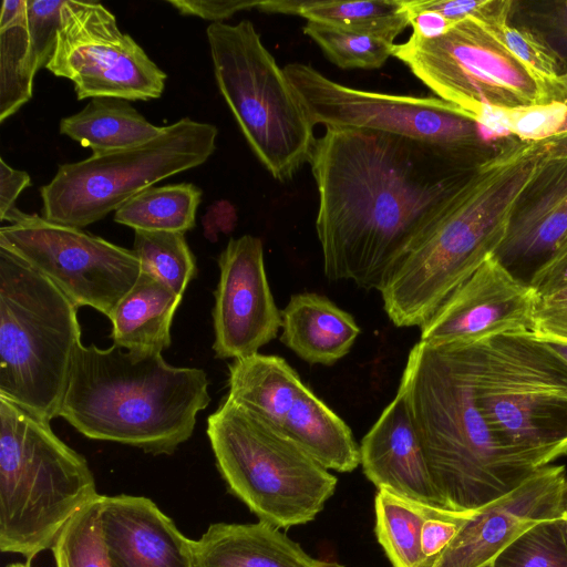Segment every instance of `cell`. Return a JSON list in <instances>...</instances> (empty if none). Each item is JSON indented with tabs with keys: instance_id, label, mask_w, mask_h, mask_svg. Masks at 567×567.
<instances>
[{
	"instance_id": "1",
	"label": "cell",
	"mask_w": 567,
	"mask_h": 567,
	"mask_svg": "<svg viewBox=\"0 0 567 567\" xmlns=\"http://www.w3.org/2000/svg\"><path fill=\"white\" fill-rule=\"evenodd\" d=\"M308 163L318 189L324 276L380 291L439 225L480 162L398 135L327 127Z\"/></svg>"
},
{
	"instance_id": "19",
	"label": "cell",
	"mask_w": 567,
	"mask_h": 567,
	"mask_svg": "<svg viewBox=\"0 0 567 567\" xmlns=\"http://www.w3.org/2000/svg\"><path fill=\"white\" fill-rule=\"evenodd\" d=\"M360 464L378 489L445 508L402 391L382 411L360 444ZM446 509V508H445Z\"/></svg>"
},
{
	"instance_id": "39",
	"label": "cell",
	"mask_w": 567,
	"mask_h": 567,
	"mask_svg": "<svg viewBox=\"0 0 567 567\" xmlns=\"http://www.w3.org/2000/svg\"><path fill=\"white\" fill-rule=\"evenodd\" d=\"M473 513L429 508L421 534L422 567H433Z\"/></svg>"
},
{
	"instance_id": "32",
	"label": "cell",
	"mask_w": 567,
	"mask_h": 567,
	"mask_svg": "<svg viewBox=\"0 0 567 567\" xmlns=\"http://www.w3.org/2000/svg\"><path fill=\"white\" fill-rule=\"evenodd\" d=\"M478 123L496 138L514 135L520 142H547L567 136V103L550 101L511 110L488 109Z\"/></svg>"
},
{
	"instance_id": "51",
	"label": "cell",
	"mask_w": 567,
	"mask_h": 567,
	"mask_svg": "<svg viewBox=\"0 0 567 567\" xmlns=\"http://www.w3.org/2000/svg\"><path fill=\"white\" fill-rule=\"evenodd\" d=\"M564 518H565V520H566V523H567V517H564Z\"/></svg>"
},
{
	"instance_id": "25",
	"label": "cell",
	"mask_w": 567,
	"mask_h": 567,
	"mask_svg": "<svg viewBox=\"0 0 567 567\" xmlns=\"http://www.w3.org/2000/svg\"><path fill=\"white\" fill-rule=\"evenodd\" d=\"M280 433L327 470L349 473L360 464V446L350 427L307 385L289 411Z\"/></svg>"
},
{
	"instance_id": "22",
	"label": "cell",
	"mask_w": 567,
	"mask_h": 567,
	"mask_svg": "<svg viewBox=\"0 0 567 567\" xmlns=\"http://www.w3.org/2000/svg\"><path fill=\"white\" fill-rule=\"evenodd\" d=\"M281 319L280 341L310 364L332 365L349 353L360 333L349 312L315 292L292 295Z\"/></svg>"
},
{
	"instance_id": "14",
	"label": "cell",
	"mask_w": 567,
	"mask_h": 567,
	"mask_svg": "<svg viewBox=\"0 0 567 567\" xmlns=\"http://www.w3.org/2000/svg\"><path fill=\"white\" fill-rule=\"evenodd\" d=\"M47 69L74 84L78 100L161 97L166 73L96 1L64 0L56 45Z\"/></svg>"
},
{
	"instance_id": "27",
	"label": "cell",
	"mask_w": 567,
	"mask_h": 567,
	"mask_svg": "<svg viewBox=\"0 0 567 567\" xmlns=\"http://www.w3.org/2000/svg\"><path fill=\"white\" fill-rule=\"evenodd\" d=\"M163 126L148 122L126 100L94 97L86 106L60 122V133L92 154H105L143 144L156 137Z\"/></svg>"
},
{
	"instance_id": "9",
	"label": "cell",
	"mask_w": 567,
	"mask_h": 567,
	"mask_svg": "<svg viewBox=\"0 0 567 567\" xmlns=\"http://www.w3.org/2000/svg\"><path fill=\"white\" fill-rule=\"evenodd\" d=\"M217 86L251 151L280 182L309 161L313 125L249 20L206 30Z\"/></svg>"
},
{
	"instance_id": "43",
	"label": "cell",
	"mask_w": 567,
	"mask_h": 567,
	"mask_svg": "<svg viewBox=\"0 0 567 567\" xmlns=\"http://www.w3.org/2000/svg\"><path fill=\"white\" fill-rule=\"evenodd\" d=\"M30 185V176L27 172L14 169L0 158V219L16 205L20 193Z\"/></svg>"
},
{
	"instance_id": "37",
	"label": "cell",
	"mask_w": 567,
	"mask_h": 567,
	"mask_svg": "<svg viewBox=\"0 0 567 567\" xmlns=\"http://www.w3.org/2000/svg\"><path fill=\"white\" fill-rule=\"evenodd\" d=\"M409 13L433 11L458 22L473 19L486 28L508 22L513 2L508 0H405Z\"/></svg>"
},
{
	"instance_id": "46",
	"label": "cell",
	"mask_w": 567,
	"mask_h": 567,
	"mask_svg": "<svg viewBox=\"0 0 567 567\" xmlns=\"http://www.w3.org/2000/svg\"><path fill=\"white\" fill-rule=\"evenodd\" d=\"M547 102L556 101L567 103V70L546 86ZM546 102V103H547Z\"/></svg>"
},
{
	"instance_id": "47",
	"label": "cell",
	"mask_w": 567,
	"mask_h": 567,
	"mask_svg": "<svg viewBox=\"0 0 567 567\" xmlns=\"http://www.w3.org/2000/svg\"><path fill=\"white\" fill-rule=\"evenodd\" d=\"M559 511L563 517H567V482L560 493Z\"/></svg>"
},
{
	"instance_id": "30",
	"label": "cell",
	"mask_w": 567,
	"mask_h": 567,
	"mask_svg": "<svg viewBox=\"0 0 567 567\" xmlns=\"http://www.w3.org/2000/svg\"><path fill=\"white\" fill-rule=\"evenodd\" d=\"M430 507L378 489L375 535L393 567H422L421 534Z\"/></svg>"
},
{
	"instance_id": "4",
	"label": "cell",
	"mask_w": 567,
	"mask_h": 567,
	"mask_svg": "<svg viewBox=\"0 0 567 567\" xmlns=\"http://www.w3.org/2000/svg\"><path fill=\"white\" fill-rule=\"evenodd\" d=\"M209 402L202 369L172 365L162 353L81 343L59 416L91 440L169 455L192 436Z\"/></svg>"
},
{
	"instance_id": "36",
	"label": "cell",
	"mask_w": 567,
	"mask_h": 567,
	"mask_svg": "<svg viewBox=\"0 0 567 567\" xmlns=\"http://www.w3.org/2000/svg\"><path fill=\"white\" fill-rule=\"evenodd\" d=\"M486 29L540 81L546 92V86L560 73L559 60L553 48L525 27H512L506 22Z\"/></svg>"
},
{
	"instance_id": "34",
	"label": "cell",
	"mask_w": 567,
	"mask_h": 567,
	"mask_svg": "<svg viewBox=\"0 0 567 567\" xmlns=\"http://www.w3.org/2000/svg\"><path fill=\"white\" fill-rule=\"evenodd\" d=\"M102 495L65 525L52 549L56 567H112L101 520Z\"/></svg>"
},
{
	"instance_id": "6",
	"label": "cell",
	"mask_w": 567,
	"mask_h": 567,
	"mask_svg": "<svg viewBox=\"0 0 567 567\" xmlns=\"http://www.w3.org/2000/svg\"><path fill=\"white\" fill-rule=\"evenodd\" d=\"M100 496L83 455L42 420L0 398V549L28 561Z\"/></svg>"
},
{
	"instance_id": "15",
	"label": "cell",
	"mask_w": 567,
	"mask_h": 567,
	"mask_svg": "<svg viewBox=\"0 0 567 567\" xmlns=\"http://www.w3.org/2000/svg\"><path fill=\"white\" fill-rule=\"evenodd\" d=\"M538 297L492 255L420 327V341L436 347L470 344L495 334L532 331Z\"/></svg>"
},
{
	"instance_id": "12",
	"label": "cell",
	"mask_w": 567,
	"mask_h": 567,
	"mask_svg": "<svg viewBox=\"0 0 567 567\" xmlns=\"http://www.w3.org/2000/svg\"><path fill=\"white\" fill-rule=\"evenodd\" d=\"M284 71L315 126L370 130L420 141L475 161L483 145L478 123L439 97L396 95L340 84L309 64Z\"/></svg>"
},
{
	"instance_id": "44",
	"label": "cell",
	"mask_w": 567,
	"mask_h": 567,
	"mask_svg": "<svg viewBox=\"0 0 567 567\" xmlns=\"http://www.w3.org/2000/svg\"><path fill=\"white\" fill-rule=\"evenodd\" d=\"M455 23L433 11H419L410 14L412 40H431L445 34Z\"/></svg>"
},
{
	"instance_id": "13",
	"label": "cell",
	"mask_w": 567,
	"mask_h": 567,
	"mask_svg": "<svg viewBox=\"0 0 567 567\" xmlns=\"http://www.w3.org/2000/svg\"><path fill=\"white\" fill-rule=\"evenodd\" d=\"M0 228V245L47 276L78 307L109 319L137 280L142 267L133 249L78 227L50 221L16 206Z\"/></svg>"
},
{
	"instance_id": "31",
	"label": "cell",
	"mask_w": 567,
	"mask_h": 567,
	"mask_svg": "<svg viewBox=\"0 0 567 567\" xmlns=\"http://www.w3.org/2000/svg\"><path fill=\"white\" fill-rule=\"evenodd\" d=\"M133 250L142 270L181 296L196 275V260L183 233L134 230Z\"/></svg>"
},
{
	"instance_id": "5",
	"label": "cell",
	"mask_w": 567,
	"mask_h": 567,
	"mask_svg": "<svg viewBox=\"0 0 567 567\" xmlns=\"http://www.w3.org/2000/svg\"><path fill=\"white\" fill-rule=\"evenodd\" d=\"M458 347L497 440L536 467L567 455V357L532 331Z\"/></svg>"
},
{
	"instance_id": "2",
	"label": "cell",
	"mask_w": 567,
	"mask_h": 567,
	"mask_svg": "<svg viewBox=\"0 0 567 567\" xmlns=\"http://www.w3.org/2000/svg\"><path fill=\"white\" fill-rule=\"evenodd\" d=\"M546 157L544 142L519 141L477 163L439 225L382 285L383 308L394 326L421 327L496 255L522 195Z\"/></svg>"
},
{
	"instance_id": "24",
	"label": "cell",
	"mask_w": 567,
	"mask_h": 567,
	"mask_svg": "<svg viewBox=\"0 0 567 567\" xmlns=\"http://www.w3.org/2000/svg\"><path fill=\"white\" fill-rule=\"evenodd\" d=\"M227 383L231 401L278 432L306 386L284 358L259 352L233 360Z\"/></svg>"
},
{
	"instance_id": "33",
	"label": "cell",
	"mask_w": 567,
	"mask_h": 567,
	"mask_svg": "<svg viewBox=\"0 0 567 567\" xmlns=\"http://www.w3.org/2000/svg\"><path fill=\"white\" fill-rule=\"evenodd\" d=\"M303 33L341 69H378L395 48V43L318 21H307Z\"/></svg>"
},
{
	"instance_id": "42",
	"label": "cell",
	"mask_w": 567,
	"mask_h": 567,
	"mask_svg": "<svg viewBox=\"0 0 567 567\" xmlns=\"http://www.w3.org/2000/svg\"><path fill=\"white\" fill-rule=\"evenodd\" d=\"M528 284L538 295L567 286V252L550 257L533 274Z\"/></svg>"
},
{
	"instance_id": "29",
	"label": "cell",
	"mask_w": 567,
	"mask_h": 567,
	"mask_svg": "<svg viewBox=\"0 0 567 567\" xmlns=\"http://www.w3.org/2000/svg\"><path fill=\"white\" fill-rule=\"evenodd\" d=\"M202 190L190 183L150 187L114 213L117 224L134 230L185 234L195 226Z\"/></svg>"
},
{
	"instance_id": "28",
	"label": "cell",
	"mask_w": 567,
	"mask_h": 567,
	"mask_svg": "<svg viewBox=\"0 0 567 567\" xmlns=\"http://www.w3.org/2000/svg\"><path fill=\"white\" fill-rule=\"evenodd\" d=\"M38 71L28 27L27 0H4L0 16V122L31 99Z\"/></svg>"
},
{
	"instance_id": "18",
	"label": "cell",
	"mask_w": 567,
	"mask_h": 567,
	"mask_svg": "<svg viewBox=\"0 0 567 567\" xmlns=\"http://www.w3.org/2000/svg\"><path fill=\"white\" fill-rule=\"evenodd\" d=\"M566 252L567 156L547 155L522 195L496 256L519 279L525 269L528 282L550 257Z\"/></svg>"
},
{
	"instance_id": "26",
	"label": "cell",
	"mask_w": 567,
	"mask_h": 567,
	"mask_svg": "<svg viewBox=\"0 0 567 567\" xmlns=\"http://www.w3.org/2000/svg\"><path fill=\"white\" fill-rule=\"evenodd\" d=\"M257 9L268 13L300 16L394 43L410 25L405 0H266Z\"/></svg>"
},
{
	"instance_id": "35",
	"label": "cell",
	"mask_w": 567,
	"mask_h": 567,
	"mask_svg": "<svg viewBox=\"0 0 567 567\" xmlns=\"http://www.w3.org/2000/svg\"><path fill=\"white\" fill-rule=\"evenodd\" d=\"M493 567H567V523L564 517L535 524L493 561Z\"/></svg>"
},
{
	"instance_id": "7",
	"label": "cell",
	"mask_w": 567,
	"mask_h": 567,
	"mask_svg": "<svg viewBox=\"0 0 567 567\" xmlns=\"http://www.w3.org/2000/svg\"><path fill=\"white\" fill-rule=\"evenodd\" d=\"M78 306L47 276L0 245V398L59 416L81 344Z\"/></svg>"
},
{
	"instance_id": "17",
	"label": "cell",
	"mask_w": 567,
	"mask_h": 567,
	"mask_svg": "<svg viewBox=\"0 0 567 567\" xmlns=\"http://www.w3.org/2000/svg\"><path fill=\"white\" fill-rule=\"evenodd\" d=\"M564 465L539 467L524 483L474 511L433 567H483L537 523L563 517Z\"/></svg>"
},
{
	"instance_id": "11",
	"label": "cell",
	"mask_w": 567,
	"mask_h": 567,
	"mask_svg": "<svg viewBox=\"0 0 567 567\" xmlns=\"http://www.w3.org/2000/svg\"><path fill=\"white\" fill-rule=\"evenodd\" d=\"M402 61L439 99L477 123L488 109L546 103L540 81L480 22L465 19L431 40L395 44Z\"/></svg>"
},
{
	"instance_id": "8",
	"label": "cell",
	"mask_w": 567,
	"mask_h": 567,
	"mask_svg": "<svg viewBox=\"0 0 567 567\" xmlns=\"http://www.w3.org/2000/svg\"><path fill=\"white\" fill-rule=\"evenodd\" d=\"M207 436L228 491L277 528L313 520L336 491L329 470L227 395L207 417Z\"/></svg>"
},
{
	"instance_id": "41",
	"label": "cell",
	"mask_w": 567,
	"mask_h": 567,
	"mask_svg": "<svg viewBox=\"0 0 567 567\" xmlns=\"http://www.w3.org/2000/svg\"><path fill=\"white\" fill-rule=\"evenodd\" d=\"M182 14L196 16L213 23L223 22L236 12L257 8L254 0H168Z\"/></svg>"
},
{
	"instance_id": "49",
	"label": "cell",
	"mask_w": 567,
	"mask_h": 567,
	"mask_svg": "<svg viewBox=\"0 0 567 567\" xmlns=\"http://www.w3.org/2000/svg\"><path fill=\"white\" fill-rule=\"evenodd\" d=\"M6 567H30V566L27 564H22V563H13V564L7 565Z\"/></svg>"
},
{
	"instance_id": "48",
	"label": "cell",
	"mask_w": 567,
	"mask_h": 567,
	"mask_svg": "<svg viewBox=\"0 0 567 567\" xmlns=\"http://www.w3.org/2000/svg\"><path fill=\"white\" fill-rule=\"evenodd\" d=\"M555 347L563 353L567 357V346L566 344H558V343H554Z\"/></svg>"
},
{
	"instance_id": "3",
	"label": "cell",
	"mask_w": 567,
	"mask_h": 567,
	"mask_svg": "<svg viewBox=\"0 0 567 567\" xmlns=\"http://www.w3.org/2000/svg\"><path fill=\"white\" fill-rule=\"evenodd\" d=\"M398 389L446 509L477 511L538 470L504 446L488 426L457 346L415 343Z\"/></svg>"
},
{
	"instance_id": "50",
	"label": "cell",
	"mask_w": 567,
	"mask_h": 567,
	"mask_svg": "<svg viewBox=\"0 0 567 567\" xmlns=\"http://www.w3.org/2000/svg\"><path fill=\"white\" fill-rule=\"evenodd\" d=\"M483 567H493V565H492V563H489V564H487V565H485Z\"/></svg>"
},
{
	"instance_id": "40",
	"label": "cell",
	"mask_w": 567,
	"mask_h": 567,
	"mask_svg": "<svg viewBox=\"0 0 567 567\" xmlns=\"http://www.w3.org/2000/svg\"><path fill=\"white\" fill-rule=\"evenodd\" d=\"M532 332L547 342L567 346V286L539 295Z\"/></svg>"
},
{
	"instance_id": "23",
	"label": "cell",
	"mask_w": 567,
	"mask_h": 567,
	"mask_svg": "<svg viewBox=\"0 0 567 567\" xmlns=\"http://www.w3.org/2000/svg\"><path fill=\"white\" fill-rule=\"evenodd\" d=\"M182 297L142 270L110 317L113 344L134 353H162L171 347L172 321Z\"/></svg>"
},
{
	"instance_id": "10",
	"label": "cell",
	"mask_w": 567,
	"mask_h": 567,
	"mask_svg": "<svg viewBox=\"0 0 567 567\" xmlns=\"http://www.w3.org/2000/svg\"><path fill=\"white\" fill-rule=\"evenodd\" d=\"M217 134L213 124L183 117L143 144L60 165L40 189L43 217L78 228L99 221L159 181L204 164Z\"/></svg>"
},
{
	"instance_id": "20",
	"label": "cell",
	"mask_w": 567,
	"mask_h": 567,
	"mask_svg": "<svg viewBox=\"0 0 567 567\" xmlns=\"http://www.w3.org/2000/svg\"><path fill=\"white\" fill-rule=\"evenodd\" d=\"M101 520L112 567H195L193 540L150 498L102 495Z\"/></svg>"
},
{
	"instance_id": "21",
	"label": "cell",
	"mask_w": 567,
	"mask_h": 567,
	"mask_svg": "<svg viewBox=\"0 0 567 567\" xmlns=\"http://www.w3.org/2000/svg\"><path fill=\"white\" fill-rule=\"evenodd\" d=\"M195 567H342L309 556L279 528L215 523L193 540Z\"/></svg>"
},
{
	"instance_id": "16",
	"label": "cell",
	"mask_w": 567,
	"mask_h": 567,
	"mask_svg": "<svg viewBox=\"0 0 567 567\" xmlns=\"http://www.w3.org/2000/svg\"><path fill=\"white\" fill-rule=\"evenodd\" d=\"M219 280L214 292L213 350L218 359H238L258 353L276 339L281 328L268 284L260 238H231L218 257Z\"/></svg>"
},
{
	"instance_id": "45",
	"label": "cell",
	"mask_w": 567,
	"mask_h": 567,
	"mask_svg": "<svg viewBox=\"0 0 567 567\" xmlns=\"http://www.w3.org/2000/svg\"><path fill=\"white\" fill-rule=\"evenodd\" d=\"M542 16L547 27L567 47V0L549 3Z\"/></svg>"
},
{
	"instance_id": "38",
	"label": "cell",
	"mask_w": 567,
	"mask_h": 567,
	"mask_svg": "<svg viewBox=\"0 0 567 567\" xmlns=\"http://www.w3.org/2000/svg\"><path fill=\"white\" fill-rule=\"evenodd\" d=\"M64 0H27L28 27L38 70L47 68L61 25Z\"/></svg>"
}]
</instances>
